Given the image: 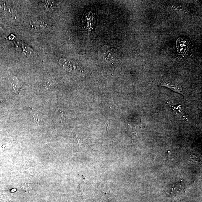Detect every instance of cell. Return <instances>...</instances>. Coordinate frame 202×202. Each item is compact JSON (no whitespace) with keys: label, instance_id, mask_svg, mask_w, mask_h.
<instances>
[{"label":"cell","instance_id":"6da1fadb","mask_svg":"<svg viewBox=\"0 0 202 202\" xmlns=\"http://www.w3.org/2000/svg\"><path fill=\"white\" fill-rule=\"evenodd\" d=\"M189 42L184 38H180L176 41V48L177 51L181 54H185L188 50Z\"/></svg>","mask_w":202,"mask_h":202},{"label":"cell","instance_id":"7a4b0ae2","mask_svg":"<svg viewBox=\"0 0 202 202\" xmlns=\"http://www.w3.org/2000/svg\"><path fill=\"white\" fill-rule=\"evenodd\" d=\"M163 86H166V87L169 88H170L171 89L173 90V91L177 92L180 93V91L182 90L181 89L179 88L175 87L173 85L169 83H165V84H164L163 85Z\"/></svg>","mask_w":202,"mask_h":202}]
</instances>
